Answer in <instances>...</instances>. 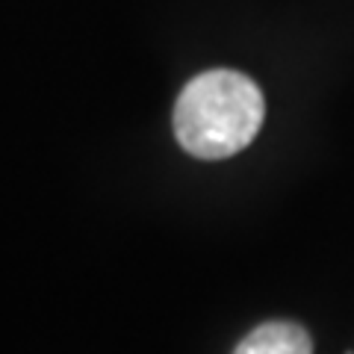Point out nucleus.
Wrapping results in <instances>:
<instances>
[{
  "label": "nucleus",
  "mask_w": 354,
  "mask_h": 354,
  "mask_svg": "<svg viewBox=\"0 0 354 354\" xmlns=\"http://www.w3.org/2000/svg\"><path fill=\"white\" fill-rule=\"evenodd\" d=\"M266 118V101L251 77L213 68L192 77L174 101V139L198 160H227L248 148Z\"/></svg>",
  "instance_id": "obj_1"
},
{
  "label": "nucleus",
  "mask_w": 354,
  "mask_h": 354,
  "mask_svg": "<svg viewBox=\"0 0 354 354\" xmlns=\"http://www.w3.org/2000/svg\"><path fill=\"white\" fill-rule=\"evenodd\" d=\"M234 354H313V339L301 325L272 319L242 337Z\"/></svg>",
  "instance_id": "obj_2"
}]
</instances>
